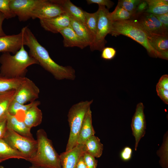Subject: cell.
Masks as SVG:
<instances>
[{
    "instance_id": "cell-35",
    "label": "cell",
    "mask_w": 168,
    "mask_h": 168,
    "mask_svg": "<svg viewBox=\"0 0 168 168\" xmlns=\"http://www.w3.org/2000/svg\"><path fill=\"white\" fill-rule=\"evenodd\" d=\"M88 4H96L99 6H106L107 9L110 8L114 5V3L109 0H87Z\"/></svg>"
},
{
    "instance_id": "cell-15",
    "label": "cell",
    "mask_w": 168,
    "mask_h": 168,
    "mask_svg": "<svg viewBox=\"0 0 168 168\" xmlns=\"http://www.w3.org/2000/svg\"><path fill=\"white\" fill-rule=\"evenodd\" d=\"M71 17L67 13L47 19L40 20L41 26L46 30L57 33L70 26Z\"/></svg>"
},
{
    "instance_id": "cell-3",
    "label": "cell",
    "mask_w": 168,
    "mask_h": 168,
    "mask_svg": "<svg viewBox=\"0 0 168 168\" xmlns=\"http://www.w3.org/2000/svg\"><path fill=\"white\" fill-rule=\"evenodd\" d=\"M109 34L115 36L123 35L128 37L143 46L150 56L163 59L162 55L151 45L145 31L133 19L112 22Z\"/></svg>"
},
{
    "instance_id": "cell-39",
    "label": "cell",
    "mask_w": 168,
    "mask_h": 168,
    "mask_svg": "<svg viewBox=\"0 0 168 168\" xmlns=\"http://www.w3.org/2000/svg\"><path fill=\"white\" fill-rule=\"evenodd\" d=\"M163 26L168 30V13L161 15H154Z\"/></svg>"
},
{
    "instance_id": "cell-25",
    "label": "cell",
    "mask_w": 168,
    "mask_h": 168,
    "mask_svg": "<svg viewBox=\"0 0 168 168\" xmlns=\"http://www.w3.org/2000/svg\"><path fill=\"white\" fill-rule=\"evenodd\" d=\"M148 5L145 12L154 15H161L168 13V1L165 0H146Z\"/></svg>"
},
{
    "instance_id": "cell-10",
    "label": "cell",
    "mask_w": 168,
    "mask_h": 168,
    "mask_svg": "<svg viewBox=\"0 0 168 168\" xmlns=\"http://www.w3.org/2000/svg\"><path fill=\"white\" fill-rule=\"evenodd\" d=\"M43 0H10L9 5L13 12L20 21L30 18L34 10Z\"/></svg>"
},
{
    "instance_id": "cell-17",
    "label": "cell",
    "mask_w": 168,
    "mask_h": 168,
    "mask_svg": "<svg viewBox=\"0 0 168 168\" xmlns=\"http://www.w3.org/2000/svg\"><path fill=\"white\" fill-rule=\"evenodd\" d=\"M7 128L11 129L18 134L24 137L34 139L29 128L23 121L18 119L15 115L9 114L7 117Z\"/></svg>"
},
{
    "instance_id": "cell-14",
    "label": "cell",
    "mask_w": 168,
    "mask_h": 168,
    "mask_svg": "<svg viewBox=\"0 0 168 168\" xmlns=\"http://www.w3.org/2000/svg\"><path fill=\"white\" fill-rule=\"evenodd\" d=\"M86 152L84 144H77L59 155L62 168H76L80 158Z\"/></svg>"
},
{
    "instance_id": "cell-6",
    "label": "cell",
    "mask_w": 168,
    "mask_h": 168,
    "mask_svg": "<svg viewBox=\"0 0 168 168\" xmlns=\"http://www.w3.org/2000/svg\"><path fill=\"white\" fill-rule=\"evenodd\" d=\"M12 148L21 153L28 161L36 154L37 148V140L20 135L7 128L2 138Z\"/></svg>"
},
{
    "instance_id": "cell-2",
    "label": "cell",
    "mask_w": 168,
    "mask_h": 168,
    "mask_svg": "<svg viewBox=\"0 0 168 168\" xmlns=\"http://www.w3.org/2000/svg\"><path fill=\"white\" fill-rule=\"evenodd\" d=\"M24 45L14 54L3 53L0 57V75L10 78L25 77L27 68L30 65L39 64L25 50Z\"/></svg>"
},
{
    "instance_id": "cell-40",
    "label": "cell",
    "mask_w": 168,
    "mask_h": 168,
    "mask_svg": "<svg viewBox=\"0 0 168 168\" xmlns=\"http://www.w3.org/2000/svg\"><path fill=\"white\" fill-rule=\"evenodd\" d=\"M147 7L148 5L146 0H141L137 7L135 15L145 12Z\"/></svg>"
},
{
    "instance_id": "cell-27",
    "label": "cell",
    "mask_w": 168,
    "mask_h": 168,
    "mask_svg": "<svg viewBox=\"0 0 168 168\" xmlns=\"http://www.w3.org/2000/svg\"><path fill=\"white\" fill-rule=\"evenodd\" d=\"M16 90L0 94V120L6 118L10 105L13 100Z\"/></svg>"
},
{
    "instance_id": "cell-4",
    "label": "cell",
    "mask_w": 168,
    "mask_h": 168,
    "mask_svg": "<svg viewBox=\"0 0 168 168\" xmlns=\"http://www.w3.org/2000/svg\"><path fill=\"white\" fill-rule=\"evenodd\" d=\"M37 148L34 157L28 161L32 165L43 168H62L59 155L45 130H38L36 133Z\"/></svg>"
},
{
    "instance_id": "cell-44",
    "label": "cell",
    "mask_w": 168,
    "mask_h": 168,
    "mask_svg": "<svg viewBox=\"0 0 168 168\" xmlns=\"http://www.w3.org/2000/svg\"><path fill=\"white\" fill-rule=\"evenodd\" d=\"M29 168H43L41 167L33 165H32V166L29 167Z\"/></svg>"
},
{
    "instance_id": "cell-18",
    "label": "cell",
    "mask_w": 168,
    "mask_h": 168,
    "mask_svg": "<svg viewBox=\"0 0 168 168\" xmlns=\"http://www.w3.org/2000/svg\"><path fill=\"white\" fill-rule=\"evenodd\" d=\"M95 133L92 124V112L90 108L84 117L78 136L77 144H84L87 139L95 135Z\"/></svg>"
},
{
    "instance_id": "cell-22",
    "label": "cell",
    "mask_w": 168,
    "mask_h": 168,
    "mask_svg": "<svg viewBox=\"0 0 168 168\" xmlns=\"http://www.w3.org/2000/svg\"><path fill=\"white\" fill-rule=\"evenodd\" d=\"M151 45L162 56L163 59H168V35L148 36Z\"/></svg>"
},
{
    "instance_id": "cell-20",
    "label": "cell",
    "mask_w": 168,
    "mask_h": 168,
    "mask_svg": "<svg viewBox=\"0 0 168 168\" xmlns=\"http://www.w3.org/2000/svg\"><path fill=\"white\" fill-rule=\"evenodd\" d=\"M38 105H35L30 108L25 113L23 121L31 129L40 125L42 121V113L38 108Z\"/></svg>"
},
{
    "instance_id": "cell-11",
    "label": "cell",
    "mask_w": 168,
    "mask_h": 168,
    "mask_svg": "<svg viewBox=\"0 0 168 168\" xmlns=\"http://www.w3.org/2000/svg\"><path fill=\"white\" fill-rule=\"evenodd\" d=\"M66 13L62 6L55 0H43L33 12L31 18L40 20L52 18Z\"/></svg>"
},
{
    "instance_id": "cell-24",
    "label": "cell",
    "mask_w": 168,
    "mask_h": 168,
    "mask_svg": "<svg viewBox=\"0 0 168 168\" xmlns=\"http://www.w3.org/2000/svg\"><path fill=\"white\" fill-rule=\"evenodd\" d=\"M22 159L25 157L20 152L11 147L3 139H0V162L11 159Z\"/></svg>"
},
{
    "instance_id": "cell-28",
    "label": "cell",
    "mask_w": 168,
    "mask_h": 168,
    "mask_svg": "<svg viewBox=\"0 0 168 168\" xmlns=\"http://www.w3.org/2000/svg\"><path fill=\"white\" fill-rule=\"evenodd\" d=\"M39 101L35 100L28 104H20L13 100L11 102L8 109V114L17 116L19 114L21 113L24 118L25 113L31 107L35 105H39Z\"/></svg>"
},
{
    "instance_id": "cell-33",
    "label": "cell",
    "mask_w": 168,
    "mask_h": 168,
    "mask_svg": "<svg viewBox=\"0 0 168 168\" xmlns=\"http://www.w3.org/2000/svg\"><path fill=\"white\" fill-rule=\"evenodd\" d=\"M83 157L86 168H96L98 161L95 157L86 152L84 153Z\"/></svg>"
},
{
    "instance_id": "cell-36",
    "label": "cell",
    "mask_w": 168,
    "mask_h": 168,
    "mask_svg": "<svg viewBox=\"0 0 168 168\" xmlns=\"http://www.w3.org/2000/svg\"><path fill=\"white\" fill-rule=\"evenodd\" d=\"M132 152V149L128 146H126L121 151L120 157L123 161H128L131 158Z\"/></svg>"
},
{
    "instance_id": "cell-38",
    "label": "cell",
    "mask_w": 168,
    "mask_h": 168,
    "mask_svg": "<svg viewBox=\"0 0 168 168\" xmlns=\"http://www.w3.org/2000/svg\"><path fill=\"white\" fill-rule=\"evenodd\" d=\"M156 87L168 90V75H164L161 77L156 85Z\"/></svg>"
},
{
    "instance_id": "cell-37",
    "label": "cell",
    "mask_w": 168,
    "mask_h": 168,
    "mask_svg": "<svg viewBox=\"0 0 168 168\" xmlns=\"http://www.w3.org/2000/svg\"><path fill=\"white\" fill-rule=\"evenodd\" d=\"M157 94L160 98L166 104H168V90L156 87Z\"/></svg>"
},
{
    "instance_id": "cell-30",
    "label": "cell",
    "mask_w": 168,
    "mask_h": 168,
    "mask_svg": "<svg viewBox=\"0 0 168 168\" xmlns=\"http://www.w3.org/2000/svg\"><path fill=\"white\" fill-rule=\"evenodd\" d=\"M134 16L133 13L118 5L114 11L110 13V16L112 22L131 19Z\"/></svg>"
},
{
    "instance_id": "cell-13",
    "label": "cell",
    "mask_w": 168,
    "mask_h": 168,
    "mask_svg": "<svg viewBox=\"0 0 168 168\" xmlns=\"http://www.w3.org/2000/svg\"><path fill=\"white\" fill-rule=\"evenodd\" d=\"M22 45H24V41L21 31L18 34L0 36V52L14 54Z\"/></svg>"
},
{
    "instance_id": "cell-26",
    "label": "cell",
    "mask_w": 168,
    "mask_h": 168,
    "mask_svg": "<svg viewBox=\"0 0 168 168\" xmlns=\"http://www.w3.org/2000/svg\"><path fill=\"white\" fill-rule=\"evenodd\" d=\"M25 77L10 78L0 75V94L10 91L16 90Z\"/></svg>"
},
{
    "instance_id": "cell-42",
    "label": "cell",
    "mask_w": 168,
    "mask_h": 168,
    "mask_svg": "<svg viewBox=\"0 0 168 168\" xmlns=\"http://www.w3.org/2000/svg\"><path fill=\"white\" fill-rule=\"evenodd\" d=\"M5 19V18L4 15L0 12V36H4L6 35L2 28V23Z\"/></svg>"
},
{
    "instance_id": "cell-16",
    "label": "cell",
    "mask_w": 168,
    "mask_h": 168,
    "mask_svg": "<svg viewBox=\"0 0 168 168\" xmlns=\"http://www.w3.org/2000/svg\"><path fill=\"white\" fill-rule=\"evenodd\" d=\"M63 36L64 47H76L83 49L88 45L76 34L70 26L64 28L59 32Z\"/></svg>"
},
{
    "instance_id": "cell-8",
    "label": "cell",
    "mask_w": 168,
    "mask_h": 168,
    "mask_svg": "<svg viewBox=\"0 0 168 168\" xmlns=\"http://www.w3.org/2000/svg\"><path fill=\"white\" fill-rule=\"evenodd\" d=\"M131 19L138 23L148 36L168 35V30L163 26L154 14L144 12L136 14Z\"/></svg>"
},
{
    "instance_id": "cell-32",
    "label": "cell",
    "mask_w": 168,
    "mask_h": 168,
    "mask_svg": "<svg viewBox=\"0 0 168 168\" xmlns=\"http://www.w3.org/2000/svg\"><path fill=\"white\" fill-rule=\"evenodd\" d=\"M10 0H0V12L4 15L5 19H7L16 16L10 8Z\"/></svg>"
},
{
    "instance_id": "cell-29",
    "label": "cell",
    "mask_w": 168,
    "mask_h": 168,
    "mask_svg": "<svg viewBox=\"0 0 168 168\" xmlns=\"http://www.w3.org/2000/svg\"><path fill=\"white\" fill-rule=\"evenodd\" d=\"M85 25L94 39L96 33L98 20L97 11L93 13L85 11Z\"/></svg>"
},
{
    "instance_id": "cell-41",
    "label": "cell",
    "mask_w": 168,
    "mask_h": 168,
    "mask_svg": "<svg viewBox=\"0 0 168 168\" xmlns=\"http://www.w3.org/2000/svg\"><path fill=\"white\" fill-rule=\"evenodd\" d=\"M7 129L6 117L0 120V139L3 138Z\"/></svg>"
},
{
    "instance_id": "cell-43",
    "label": "cell",
    "mask_w": 168,
    "mask_h": 168,
    "mask_svg": "<svg viewBox=\"0 0 168 168\" xmlns=\"http://www.w3.org/2000/svg\"><path fill=\"white\" fill-rule=\"evenodd\" d=\"M83 155L79 159L77 163L76 168H86L83 159Z\"/></svg>"
},
{
    "instance_id": "cell-23",
    "label": "cell",
    "mask_w": 168,
    "mask_h": 168,
    "mask_svg": "<svg viewBox=\"0 0 168 168\" xmlns=\"http://www.w3.org/2000/svg\"><path fill=\"white\" fill-rule=\"evenodd\" d=\"M86 152L95 158L100 157L103 150V145L100 139L95 135L87 139L84 143Z\"/></svg>"
},
{
    "instance_id": "cell-19",
    "label": "cell",
    "mask_w": 168,
    "mask_h": 168,
    "mask_svg": "<svg viewBox=\"0 0 168 168\" xmlns=\"http://www.w3.org/2000/svg\"><path fill=\"white\" fill-rule=\"evenodd\" d=\"M62 6L70 17L85 25V11L74 4L70 0H55Z\"/></svg>"
},
{
    "instance_id": "cell-21",
    "label": "cell",
    "mask_w": 168,
    "mask_h": 168,
    "mask_svg": "<svg viewBox=\"0 0 168 168\" xmlns=\"http://www.w3.org/2000/svg\"><path fill=\"white\" fill-rule=\"evenodd\" d=\"M70 26L77 35L88 46L92 43L94 38L85 24L71 17Z\"/></svg>"
},
{
    "instance_id": "cell-1",
    "label": "cell",
    "mask_w": 168,
    "mask_h": 168,
    "mask_svg": "<svg viewBox=\"0 0 168 168\" xmlns=\"http://www.w3.org/2000/svg\"><path fill=\"white\" fill-rule=\"evenodd\" d=\"M21 31L23 35L24 45L28 47L29 55L35 59L39 64L57 80L75 79L74 69L71 66L64 67L55 62L50 57L48 51L39 42L27 26L23 27Z\"/></svg>"
},
{
    "instance_id": "cell-5",
    "label": "cell",
    "mask_w": 168,
    "mask_h": 168,
    "mask_svg": "<svg viewBox=\"0 0 168 168\" xmlns=\"http://www.w3.org/2000/svg\"><path fill=\"white\" fill-rule=\"evenodd\" d=\"M93 102V100L82 101L73 105L70 109L68 114L70 133L65 151L72 149L77 145L84 117Z\"/></svg>"
},
{
    "instance_id": "cell-34",
    "label": "cell",
    "mask_w": 168,
    "mask_h": 168,
    "mask_svg": "<svg viewBox=\"0 0 168 168\" xmlns=\"http://www.w3.org/2000/svg\"><path fill=\"white\" fill-rule=\"evenodd\" d=\"M101 57L105 60H110L113 59L115 56V49L110 47H105L102 51Z\"/></svg>"
},
{
    "instance_id": "cell-9",
    "label": "cell",
    "mask_w": 168,
    "mask_h": 168,
    "mask_svg": "<svg viewBox=\"0 0 168 168\" xmlns=\"http://www.w3.org/2000/svg\"><path fill=\"white\" fill-rule=\"evenodd\" d=\"M40 92V89L34 82L26 77L16 90L13 100L21 104L30 103L39 98Z\"/></svg>"
},
{
    "instance_id": "cell-45",
    "label": "cell",
    "mask_w": 168,
    "mask_h": 168,
    "mask_svg": "<svg viewBox=\"0 0 168 168\" xmlns=\"http://www.w3.org/2000/svg\"><path fill=\"white\" fill-rule=\"evenodd\" d=\"M0 168H4V167L2 166H0Z\"/></svg>"
},
{
    "instance_id": "cell-31",
    "label": "cell",
    "mask_w": 168,
    "mask_h": 168,
    "mask_svg": "<svg viewBox=\"0 0 168 168\" xmlns=\"http://www.w3.org/2000/svg\"><path fill=\"white\" fill-rule=\"evenodd\" d=\"M140 1V0H119L117 5L133 13L134 16L137 7Z\"/></svg>"
},
{
    "instance_id": "cell-12",
    "label": "cell",
    "mask_w": 168,
    "mask_h": 168,
    "mask_svg": "<svg viewBox=\"0 0 168 168\" xmlns=\"http://www.w3.org/2000/svg\"><path fill=\"white\" fill-rule=\"evenodd\" d=\"M144 108L142 103L138 104L132 120L131 127L132 134L135 139V151L137 150L140 140L144 136L146 133V121Z\"/></svg>"
},
{
    "instance_id": "cell-7",
    "label": "cell",
    "mask_w": 168,
    "mask_h": 168,
    "mask_svg": "<svg viewBox=\"0 0 168 168\" xmlns=\"http://www.w3.org/2000/svg\"><path fill=\"white\" fill-rule=\"evenodd\" d=\"M98 20L96 34L92 43L89 46L91 51H102L105 47L106 41L105 37L109 34L112 21L110 16V12L105 7L99 6L97 11Z\"/></svg>"
}]
</instances>
